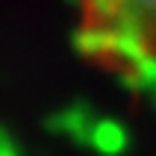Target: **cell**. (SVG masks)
Returning <instances> with one entry per match:
<instances>
[{"label":"cell","instance_id":"obj_1","mask_svg":"<svg viewBox=\"0 0 156 156\" xmlns=\"http://www.w3.org/2000/svg\"><path fill=\"white\" fill-rule=\"evenodd\" d=\"M77 44L127 86L156 80V0H77Z\"/></svg>","mask_w":156,"mask_h":156}]
</instances>
